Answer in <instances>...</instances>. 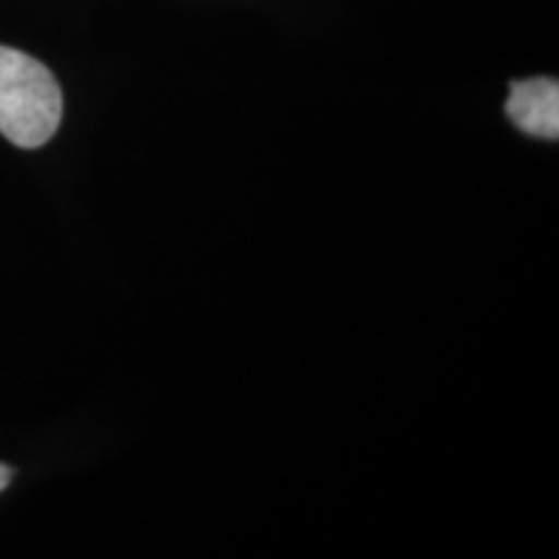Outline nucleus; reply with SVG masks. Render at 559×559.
<instances>
[{"label":"nucleus","mask_w":559,"mask_h":559,"mask_svg":"<svg viewBox=\"0 0 559 559\" xmlns=\"http://www.w3.org/2000/svg\"><path fill=\"white\" fill-rule=\"evenodd\" d=\"M62 120V91L32 55L0 47V135L19 148L50 143Z\"/></svg>","instance_id":"1"},{"label":"nucleus","mask_w":559,"mask_h":559,"mask_svg":"<svg viewBox=\"0 0 559 559\" xmlns=\"http://www.w3.org/2000/svg\"><path fill=\"white\" fill-rule=\"evenodd\" d=\"M506 115L526 135L559 138V83L555 79H528L510 83Z\"/></svg>","instance_id":"2"},{"label":"nucleus","mask_w":559,"mask_h":559,"mask_svg":"<svg viewBox=\"0 0 559 559\" xmlns=\"http://www.w3.org/2000/svg\"><path fill=\"white\" fill-rule=\"evenodd\" d=\"M11 479H13V472H11V466L0 464V492H3V489L11 485Z\"/></svg>","instance_id":"3"}]
</instances>
